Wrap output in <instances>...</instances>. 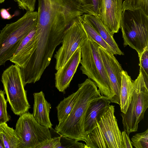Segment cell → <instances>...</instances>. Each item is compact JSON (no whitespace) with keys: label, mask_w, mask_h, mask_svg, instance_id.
Returning <instances> with one entry per match:
<instances>
[{"label":"cell","mask_w":148,"mask_h":148,"mask_svg":"<svg viewBox=\"0 0 148 148\" xmlns=\"http://www.w3.org/2000/svg\"><path fill=\"white\" fill-rule=\"evenodd\" d=\"M78 87L73 108L66 120L56 126L55 131L60 135L85 142L84 124L87 110L91 103L102 96L95 84L89 78L79 84Z\"/></svg>","instance_id":"1"},{"label":"cell","mask_w":148,"mask_h":148,"mask_svg":"<svg viewBox=\"0 0 148 148\" xmlns=\"http://www.w3.org/2000/svg\"><path fill=\"white\" fill-rule=\"evenodd\" d=\"M36 28L65 32L74 19L87 14L75 0H38Z\"/></svg>","instance_id":"2"},{"label":"cell","mask_w":148,"mask_h":148,"mask_svg":"<svg viewBox=\"0 0 148 148\" xmlns=\"http://www.w3.org/2000/svg\"><path fill=\"white\" fill-rule=\"evenodd\" d=\"M114 106L110 105L86 136L84 148H123L121 132L114 114Z\"/></svg>","instance_id":"3"},{"label":"cell","mask_w":148,"mask_h":148,"mask_svg":"<svg viewBox=\"0 0 148 148\" xmlns=\"http://www.w3.org/2000/svg\"><path fill=\"white\" fill-rule=\"evenodd\" d=\"M37 20V12L27 11L0 31V66L10 60L23 38L36 26Z\"/></svg>","instance_id":"4"},{"label":"cell","mask_w":148,"mask_h":148,"mask_svg":"<svg viewBox=\"0 0 148 148\" xmlns=\"http://www.w3.org/2000/svg\"><path fill=\"white\" fill-rule=\"evenodd\" d=\"M123 46L139 55L148 46V15L141 9L123 11L121 23Z\"/></svg>","instance_id":"5"},{"label":"cell","mask_w":148,"mask_h":148,"mask_svg":"<svg viewBox=\"0 0 148 148\" xmlns=\"http://www.w3.org/2000/svg\"><path fill=\"white\" fill-rule=\"evenodd\" d=\"M99 45L87 38L81 47L80 70L93 81L101 95L110 100L111 93L109 79L98 50Z\"/></svg>","instance_id":"6"},{"label":"cell","mask_w":148,"mask_h":148,"mask_svg":"<svg viewBox=\"0 0 148 148\" xmlns=\"http://www.w3.org/2000/svg\"><path fill=\"white\" fill-rule=\"evenodd\" d=\"M1 81L6 100L13 113L20 116L28 112L30 106L24 89L20 67L15 64L10 66L3 71Z\"/></svg>","instance_id":"7"},{"label":"cell","mask_w":148,"mask_h":148,"mask_svg":"<svg viewBox=\"0 0 148 148\" xmlns=\"http://www.w3.org/2000/svg\"><path fill=\"white\" fill-rule=\"evenodd\" d=\"M133 82L131 103L126 112L120 114L124 131L128 135L137 131L138 124L143 119L148 107V84L145 82L141 72Z\"/></svg>","instance_id":"8"},{"label":"cell","mask_w":148,"mask_h":148,"mask_svg":"<svg viewBox=\"0 0 148 148\" xmlns=\"http://www.w3.org/2000/svg\"><path fill=\"white\" fill-rule=\"evenodd\" d=\"M15 127L18 148H37L52 137L49 129L39 124L28 112L20 116Z\"/></svg>","instance_id":"9"},{"label":"cell","mask_w":148,"mask_h":148,"mask_svg":"<svg viewBox=\"0 0 148 148\" xmlns=\"http://www.w3.org/2000/svg\"><path fill=\"white\" fill-rule=\"evenodd\" d=\"M87 38L79 17L74 20L65 31L61 43L62 45L54 55L56 70L63 66Z\"/></svg>","instance_id":"10"},{"label":"cell","mask_w":148,"mask_h":148,"mask_svg":"<svg viewBox=\"0 0 148 148\" xmlns=\"http://www.w3.org/2000/svg\"><path fill=\"white\" fill-rule=\"evenodd\" d=\"M98 50L108 77L110 84L111 103L120 105V96L123 70L121 64L114 56L100 46Z\"/></svg>","instance_id":"11"},{"label":"cell","mask_w":148,"mask_h":148,"mask_svg":"<svg viewBox=\"0 0 148 148\" xmlns=\"http://www.w3.org/2000/svg\"><path fill=\"white\" fill-rule=\"evenodd\" d=\"M123 0H102L98 16L109 31L113 35L118 32L122 17Z\"/></svg>","instance_id":"12"},{"label":"cell","mask_w":148,"mask_h":148,"mask_svg":"<svg viewBox=\"0 0 148 148\" xmlns=\"http://www.w3.org/2000/svg\"><path fill=\"white\" fill-rule=\"evenodd\" d=\"M81 47L78 48L62 68L55 74L56 87L64 92L69 86L81 60Z\"/></svg>","instance_id":"13"},{"label":"cell","mask_w":148,"mask_h":148,"mask_svg":"<svg viewBox=\"0 0 148 148\" xmlns=\"http://www.w3.org/2000/svg\"><path fill=\"white\" fill-rule=\"evenodd\" d=\"M111 103L108 97L102 96L90 103L85 117L84 130L86 136L95 127L101 116L108 108Z\"/></svg>","instance_id":"14"},{"label":"cell","mask_w":148,"mask_h":148,"mask_svg":"<svg viewBox=\"0 0 148 148\" xmlns=\"http://www.w3.org/2000/svg\"><path fill=\"white\" fill-rule=\"evenodd\" d=\"M36 26L23 38L10 60L20 68L25 66L32 52L35 42Z\"/></svg>","instance_id":"15"},{"label":"cell","mask_w":148,"mask_h":148,"mask_svg":"<svg viewBox=\"0 0 148 148\" xmlns=\"http://www.w3.org/2000/svg\"><path fill=\"white\" fill-rule=\"evenodd\" d=\"M33 96L34 104L32 114L35 119L41 125L50 129L52 128L53 125L49 118L51 104L45 99L42 91L34 93Z\"/></svg>","instance_id":"16"},{"label":"cell","mask_w":148,"mask_h":148,"mask_svg":"<svg viewBox=\"0 0 148 148\" xmlns=\"http://www.w3.org/2000/svg\"><path fill=\"white\" fill-rule=\"evenodd\" d=\"M84 15L96 31L111 47L115 55H124L123 53L119 48L115 40L113 35L106 28L97 15L85 14Z\"/></svg>","instance_id":"17"},{"label":"cell","mask_w":148,"mask_h":148,"mask_svg":"<svg viewBox=\"0 0 148 148\" xmlns=\"http://www.w3.org/2000/svg\"><path fill=\"white\" fill-rule=\"evenodd\" d=\"M133 80L127 72L123 70L120 96V109L122 113H125L131 103L134 89Z\"/></svg>","instance_id":"18"},{"label":"cell","mask_w":148,"mask_h":148,"mask_svg":"<svg viewBox=\"0 0 148 148\" xmlns=\"http://www.w3.org/2000/svg\"><path fill=\"white\" fill-rule=\"evenodd\" d=\"M79 18L87 38L95 42L110 53L115 55L111 47L96 31L84 14L79 16Z\"/></svg>","instance_id":"19"},{"label":"cell","mask_w":148,"mask_h":148,"mask_svg":"<svg viewBox=\"0 0 148 148\" xmlns=\"http://www.w3.org/2000/svg\"><path fill=\"white\" fill-rule=\"evenodd\" d=\"M77 91L60 101L56 107L58 124L63 122L67 119L75 104Z\"/></svg>","instance_id":"20"},{"label":"cell","mask_w":148,"mask_h":148,"mask_svg":"<svg viewBox=\"0 0 148 148\" xmlns=\"http://www.w3.org/2000/svg\"><path fill=\"white\" fill-rule=\"evenodd\" d=\"M0 135L5 148H18L20 140L15 130L6 123L0 124Z\"/></svg>","instance_id":"21"},{"label":"cell","mask_w":148,"mask_h":148,"mask_svg":"<svg viewBox=\"0 0 148 148\" xmlns=\"http://www.w3.org/2000/svg\"><path fill=\"white\" fill-rule=\"evenodd\" d=\"M141 9L148 15V0H124L123 2L122 10H134Z\"/></svg>","instance_id":"22"},{"label":"cell","mask_w":148,"mask_h":148,"mask_svg":"<svg viewBox=\"0 0 148 148\" xmlns=\"http://www.w3.org/2000/svg\"><path fill=\"white\" fill-rule=\"evenodd\" d=\"M131 143L135 148H148V129L137 133L131 138Z\"/></svg>","instance_id":"23"},{"label":"cell","mask_w":148,"mask_h":148,"mask_svg":"<svg viewBox=\"0 0 148 148\" xmlns=\"http://www.w3.org/2000/svg\"><path fill=\"white\" fill-rule=\"evenodd\" d=\"M138 56L140 62L139 71L142 73L145 82L148 84V46Z\"/></svg>","instance_id":"24"},{"label":"cell","mask_w":148,"mask_h":148,"mask_svg":"<svg viewBox=\"0 0 148 148\" xmlns=\"http://www.w3.org/2000/svg\"><path fill=\"white\" fill-rule=\"evenodd\" d=\"M102 0H86L83 8L87 14L99 15L101 10Z\"/></svg>","instance_id":"25"},{"label":"cell","mask_w":148,"mask_h":148,"mask_svg":"<svg viewBox=\"0 0 148 148\" xmlns=\"http://www.w3.org/2000/svg\"><path fill=\"white\" fill-rule=\"evenodd\" d=\"M4 90H0V124L9 121L10 117L7 111V101L5 98Z\"/></svg>","instance_id":"26"},{"label":"cell","mask_w":148,"mask_h":148,"mask_svg":"<svg viewBox=\"0 0 148 148\" xmlns=\"http://www.w3.org/2000/svg\"><path fill=\"white\" fill-rule=\"evenodd\" d=\"M60 135L61 145L59 148H84V144L79 143L75 139Z\"/></svg>","instance_id":"27"},{"label":"cell","mask_w":148,"mask_h":148,"mask_svg":"<svg viewBox=\"0 0 148 148\" xmlns=\"http://www.w3.org/2000/svg\"><path fill=\"white\" fill-rule=\"evenodd\" d=\"M16 2L19 8L27 11H34L36 0H14Z\"/></svg>","instance_id":"28"},{"label":"cell","mask_w":148,"mask_h":148,"mask_svg":"<svg viewBox=\"0 0 148 148\" xmlns=\"http://www.w3.org/2000/svg\"><path fill=\"white\" fill-rule=\"evenodd\" d=\"M60 137L52 138L38 146L37 148H59L61 145Z\"/></svg>","instance_id":"29"},{"label":"cell","mask_w":148,"mask_h":148,"mask_svg":"<svg viewBox=\"0 0 148 148\" xmlns=\"http://www.w3.org/2000/svg\"><path fill=\"white\" fill-rule=\"evenodd\" d=\"M123 148H132V145L129 135L126 132L123 131L121 132Z\"/></svg>","instance_id":"30"},{"label":"cell","mask_w":148,"mask_h":148,"mask_svg":"<svg viewBox=\"0 0 148 148\" xmlns=\"http://www.w3.org/2000/svg\"><path fill=\"white\" fill-rule=\"evenodd\" d=\"M9 9L2 8L0 10V15L2 18L5 19H10L13 16H12L8 11Z\"/></svg>","instance_id":"31"},{"label":"cell","mask_w":148,"mask_h":148,"mask_svg":"<svg viewBox=\"0 0 148 148\" xmlns=\"http://www.w3.org/2000/svg\"><path fill=\"white\" fill-rule=\"evenodd\" d=\"M0 148H5L3 141L0 135Z\"/></svg>","instance_id":"32"},{"label":"cell","mask_w":148,"mask_h":148,"mask_svg":"<svg viewBox=\"0 0 148 148\" xmlns=\"http://www.w3.org/2000/svg\"><path fill=\"white\" fill-rule=\"evenodd\" d=\"M80 4L83 6L85 4L86 0H75Z\"/></svg>","instance_id":"33"},{"label":"cell","mask_w":148,"mask_h":148,"mask_svg":"<svg viewBox=\"0 0 148 148\" xmlns=\"http://www.w3.org/2000/svg\"><path fill=\"white\" fill-rule=\"evenodd\" d=\"M5 0H0V3L3 2Z\"/></svg>","instance_id":"34"}]
</instances>
